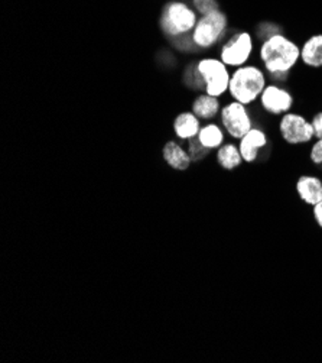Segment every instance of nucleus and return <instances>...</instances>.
<instances>
[{"mask_svg": "<svg viewBox=\"0 0 322 363\" xmlns=\"http://www.w3.org/2000/svg\"><path fill=\"white\" fill-rule=\"evenodd\" d=\"M259 60L268 74L273 77L288 76L301 62V45L282 32L275 33L262 41Z\"/></svg>", "mask_w": 322, "mask_h": 363, "instance_id": "obj_1", "label": "nucleus"}, {"mask_svg": "<svg viewBox=\"0 0 322 363\" xmlns=\"http://www.w3.org/2000/svg\"><path fill=\"white\" fill-rule=\"evenodd\" d=\"M268 86L266 71L255 64H246L231 71L229 94L231 100L252 106L259 101Z\"/></svg>", "mask_w": 322, "mask_h": 363, "instance_id": "obj_2", "label": "nucleus"}, {"mask_svg": "<svg viewBox=\"0 0 322 363\" xmlns=\"http://www.w3.org/2000/svg\"><path fill=\"white\" fill-rule=\"evenodd\" d=\"M198 18L200 15L190 4L183 0H172L161 12L159 28L168 38H181V36L191 35Z\"/></svg>", "mask_w": 322, "mask_h": 363, "instance_id": "obj_3", "label": "nucleus"}, {"mask_svg": "<svg viewBox=\"0 0 322 363\" xmlns=\"http://www.w3.org/2000/svg\"><path fill=\"white\" fill-rule=\"evenodd\" d=\"M195 74L202 83L204 93L223 97L229 93L231 71L230 67L226 65L217 57H204L195 64Z\"/></svg>", "mask_w": 322, "mask_h": 363, "instance_id": "obj_4", "label": "nucleus"}, {"mask_svg": "<svg viewBox=\"0 0 322 363\" xmlns=\"http://www.w3.org/2000/svg\"><path fill=\"white\" fill-rule=\"evenodd\" d=\"M229 15L223 9L200 16L190 35L191 44L200 50H211L224 38L229 30Z\"/></svg>", "mask_w": 322, "mask_h": 363, "instance_id": "obj_5", "label": "nucleus"}, {"mask_svg": "<svg viewBox=\"0 0 322 363\" xmlns=\"http://www.w3.org/2000/svg\"><path fill=\"white\" fill-rule=\"evenodd\" d=\"M255 52V38L248 30H238L222 45L219 58L230 68L248 64Z\"/></svg>", "mask_w": 322, "mask_h": 363, "instance_id": "obj_6", "label": "nucleus"}, {"mask_svg": "<svg viewBox=\"0 0 322 363\" xmlns=\"http://www.w3.org/2000/svg\"><path fill=\"white\" fill-rule=\"evenodd\" d=\"M279 135L291 147H298V145L311 143L315 139L314 128L311 121L306 119L302 113L298 112H288L280 116L279 125Z\"/></svg>", "mask_w": 322, "mask_h": 363, "instance_id": "obj_7", "label": "nucleus"}, {"mask_svg": "<svg viewBox=\"0 0 322 363\" xmlns=\"http://www.w3.org/2000/svg\"><path fill=\"white\" fill-rule=\"evenodd\" d=\"M220 122L226 133L237 140H240L248 130L255 128L253 118L248 112V106L236 100L223 104L220 112Z\"/></svg>", "mask_w": 322, "mask_h": 363, "instance_id": "obj_8", "label": "nucleus"}, {"mask_svg": "<svg viewBox=\"0 0 322 363\" xmlns=\"http://www.w3.org/2000/svg\"><path fill=\"white\" fill-rule=\"evenodd\" d=\"M260 107L272 116H283L291 112L295 104L294 94L279 84H268L259 99Z\"/></svg>", "mask_w": 322, "mask_h": 363, "instance_id": "obj_9", "label": "nucleus"}, {"mask_svg": "<svg viewBox=\"0 0 322 363\" xmlns=\"http://www.w3.org/2000/svg\"><path fill=\"white\" fill-rule=\"evenodd\" d=\"M269 143V136L262 128H253L248 130L240 140L238 150L243 157L244 164H255L259 158L262 150H265Z\"/></svg>", "mask_w": 322, "mask_h": 363, "instance_id": "obj_10", "label": "nucleus"}, {"mask_svg": "<svg viewBox=\"0 0 322 363\" xmlns=\"http://www.w3.org/2000/svg\"><path fill=\"white\" fill-rule=\"evenodd\" d=\"M162 160L166 162V165L175 171H188L192 160L188 154V151L183 147L181 143H178L176 140H168L163 148H162Z\"/></svg>", "mask_w": 322, "mask_h": 363, "instance_id": "obj_11", "label": "nucleus"}, {"mask_svg": "<svg viewBox=\"0 0 322 363\" xmlns=\"http://www.w3.org/2000/svg\"><path fill=\"white\" fill-rule=\"evenodd\" d=\"M223 108L222 99L214 97L207 93L198 94L192 103H191V112L204 122H212L217 116H220V112Z\"/></svg>", "mask_w": 322, "mask_h": 363, "instance_id": "obj_12", "label": "nucleus"}, {"mask_svg": "<svg viewBox=\"0 0 322 363\" xmlns=\"http://www.w3.org/2000/svg\"><path fill=\"white\" fill-rule=\"evenodd\" d=\"M295 190L302 203L314 207L322 201V179L315 175H301L297 179Z\"/></svg>", "mask_w": 322, "mask_h": 363, "instance_id": "obj_13", "label": "nucleus"}, {"mask_svg": "<svg viewBox=\"0 0 322 363\" xmlns=\"http://www.w3.org/2000/svg\"><path fill=\"white\" fill-rule=\"evenodd\" d=\"M201 126H202L201 121L191 111H185L175 116L172 123V130L178 139L187 142L198 136Z\"/></svg>", "mask_w": 322, "mask_h": 363, "instance_id": "obj_14", "label": "nucleus"}, {"mask_svg": "<svg viewBox=\"0 0 322 363\" xmlns=\"http://www.w3.org/2000/svg\"><path fill=\"white\" fill-rule=\"evenodd\" d=\"M301 62L311 69L322 68V33H314L301 45Z\"/></svg>", "mask_w": 322, "mask_h": 363, "instance_id": "obj_15", "label": "nucleus"}, {"mask_svg": "<svg viewBox=\"0 0 322 363\" xmlns=\"http://www.w3.org/2000/svg\"><path fill=\"white\" fill-rule=\"evenodd\" d=\"M197 139L207 150L216 152L223 143H226V130L222 125H217L216 122H208L201 126Z\"/></svg>", "mask_w": 322, "mask_h": 363, "instance_id": "obj_16", "label": "nucleus"}, {"mask_svg": "<svg viewBox=\"0 0 322 363\" xmlns=\"http://www.w3.org/2000/svg\"><path fill=\"white\" fill-rule=\"evenodd\" d=\"M216 161L226 171H234L241 164H244L238 150V145L233 142H226L222 145V147L216 151Z\"/></svg>", "mask_w": 322, "mask_h": 363, "instance_id": "obj_17", "label": "nucleus"}, {"mask_svg": "<svg viewBox=\"0 0 322 363\" xmlns=\"http://www.w3.org/2000/svg\"><path fill=\"white\" fill-rule=\"evenodd\" d=\"M188 142V147H187V151L192 160V164H197V162H202L205 158L209 157V154L212 151L207 150L204 145L197 139V138H192Z\"/></svg>", "mask_w": 322, "mask_h": 363, "instance_id": "obj_18", "label": "nucleus"}, {"mask_svg": "<svg viewBox=\"0 0 322 363\" xmlns=\"http://www.w3.org/2000/svg\"><path fill=\"white\" fill-rule=\"evenodd\" d=\"M190 5L194 8V11H195L200 16L207 15V13H211V12H214V11L222 9L219 0H191Z\"/></svg>", "mask_w": 322, "mask_h": 363, "instance_id": "obj_19", "label": "nucleus"}, {"mask_svg": "<svg viewBox=\"0 0 322 363\" xmlns=\"http://www.w3.org/2000/svg\"><path fill=\"white\" fill-rule=\"evenodd\" d=\"M309 161L319 169H322V139H316L309 150Z\"/></svg>", "mask_w": 322, "mask_h": 363, "instance_id": "obj_20", "label": "nucleus"}, {"mask_svg": "<svg viewBox=\"0 0 322 363\" xmlns=\"http://www.w3.org/2000/svg\"><path fill=\"white\" fill-rule=\"evenodd\" d=\"M315 139H322V112H316L311 119Z\"/></svg>", "mask_w": 322, "mask_h": 363, "instance_id": "obj_21", "label": "nucleus"}, {"mask_svg": "<svg viewBox=\"0 0 322 363\" xmlns=\"http://www.w3.org/2000/svg\"><path fill=\"white\" fill-rule=\"evenodd\" d=\"M312 216H314V219H315L318 228L322 229V201H319L318 204H315L312 207Z\"/></svg>", "mask_w": 322, "mask_h": 363, "instance_id": "obj_22", "label": "nucleus"}]
</instances>
